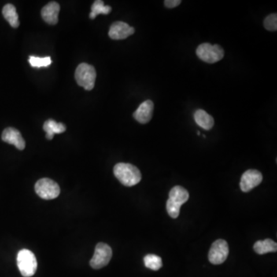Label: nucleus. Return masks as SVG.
<instances>
[{"instance_id":"f257e3e1","label":"nucleus","mask_w":277,"mask_h":277,"mask_svg":"<svg viewBox=\"0 0 277 277\" xmlns=\"http://www.w3.org/2000/svg\"><path fill=\"white\" fill-rule=\"evenodd\" d=\"M113 173L122 184L129 187L138 184L142 179L140 171L130 163H117L113 169Z\"/></svg>"},{"instance_id":"f03ea898","label":"nucleus","mask_w":277,"mask_h":277,"mask_svg":"<svg viewBox=\"0 0 277 277\" xmlns=\"http://www.w3.org/2000/svg\"><path fill=\"white\" fill-rule=\"evenodd\" d=\"M97 72L93 66L81 64L75 69V79L79 86L90 91L95 86Z\"/></svg>"},{"instance_id":"7ed1b4c3","label":"nucleus","mask_w":277,"mask_h":277,"mask_svg":"<svg viewBox=\"0 0 277 277\" xmlns=\"http://www.w3.org/2000/svg\"><path fill=\"white\" fill-rule=\"evenodd\" d=\"M17 266L23 277H33L37 270V260L35 254L29 249H22L18 253Z\"/></svg>"},{"instance_id":"20e7f679","label":"nucleus","mask_w":277,"mask_h":277,"mask_svg":"<svg viewBox=\"0 0 277 277\" xmlns=\"http://www.w3.org/2000/svg\"><path fill=\"white\" fill-rule=\"evenodd\" d=\"M197 55L203 61L212 64L220 61L223 58L224 50L219 45L203 43L197 48Z\"/></svg>"},{"instance_id":"39448f33","label":"nucleus","mask_w":277,"mask_h":277,"mask_svg":"<svg viewBox=\"0 0 277 277\" xmlns=\"http://www.w3.org/2000/svg\"><path fill=\"white\" fill-rule=\"evenodd\" d=\"M35 190L39 197L46 200L56 199L60 193V186L49 178H43L37 181Z\"/></svg>"},{"instance_id":"423d86ee","label":"nucleus","mask_w":277,"mask_h":277,"mask_svg":"<svg viewBox=\"0 0 277 277\" xmlns=\"http://www.w3.org/2000/svg\"><path fill=\"white\" fill-rule=\"evenodd\" d=\"M112 256L110 246L104 242H100L96 246L95 253L90 260V266L95 270L103 268L109 264Z\"/></svg>"},{"instance_id":"0eeeda50","label":"nucleus","mask_w":277,"mask_h":277,"mask_svg":"<svg viewBox=\"0 0 277 277\" xmlns=\"http://www.w3.org/2000/svg\"><path fill=\"white\" fill-rule=\"evenodd\" d=\"M229 255V245L224 240H217L211 245L209 252V260L214 265L222 264L226 261Z\"/></svg>"},{"instance_id":"6e6552de","label":"nucleus","mask_w":277,"mask_h":277,"mask_svg":"<svg viewBox=\"0 0 277 277\" xmlns=\"http://www.w3.org/2000/svg\"><path fill=\"white\" fill-rule=\"evenodd\" d=\"M263 181V175L256 170H248L242 174L241 180V189L244 193H247L253 188L260 185Z\"/></svg>"},{"instance_id":"1a4fd4ad","label":"nucleus","mask_w":277,"mask_h":277,"mask_svg":"<svg viewBox=\"0 0 277 277\" xmlns=\"http://www.w3.org/2000/svg\"><path fill=\"white\" fill-rule=\"evenodd\" d=\"M135 33L134 27H130L124 22H115L112 23L109 31V35L111 39L114 40L127 39Z\"/></svg>"},{"instance_id":"9d476101","label":"nucleus","mask_w":277,"mask_h":277,"mask_svg":"<svg viewBox=\"0 0 277 277\" xmlns=\"http://www.w3.org/2000/svg\"><path fill=\"white\" fill-rule=\"evenodd\" d=\"M2 139L4 142L16 146L20 150H23L26 147V142L20 132L12 127H9L4 130L2 132Z\"/></svg>"},{"instance_id":"9b49d317","label":"nucleus","mask_w":277,"mask_h":277,"mask_svg":"<svg viewBox=\"0 0 277 277\" xmlns=\"http://www.w3.org/2000/svg\"><path fill=\"white\" fill-rule=\"evenodd\" d=\"M154 104L151 100H146L140 104L138 109L134 113V117L136 120L142 124H146L150 121L153 117Z\"/></svg>"},{"instance_id":"f8f14e48","label":"nucleus","mask_w":277,"mask_h":277,"mask_svg":"<svg viewBox=\"0 0 277 277\" xmlns=\"http://www.w3.org/2000/svg\"><path fill=\"white\" fill-rule=\"evenodd\" d=\"M60 6L56 2H50L45 5L41 11L42 19L44 21L49 25H56L58 23L59 12Z\"/></svg>"},{"instance_id":"ddd939ff","label":"nucleus","mask_w":277,"mask_h":277,"mask_svg":"<svg viewBox=\"0 0 277 277\" xmlns=\"http://www.w3.org/2000/svg\"><path fill=\"white\" fill-rule=\"evenodd\" d=\"M44 131L46 132V137L49 140L53 139L55 134H60L67 130L65 124L62 123H57L53 119H48L43 125Z\"/></svg>"},{"instance_id":"4468645a","label":"nucleus","mask_w":277,"mask_h":277,"mask_svg":"<svg viewBox=\"0 0 277 277\" xmlns=\"http://www.w3.org/2000/svg\"><path fill=\"white\" fill-rule=\"evenodd\" d=\"M196 123L206 130H209L214 126V119L204 109H198L194 113Z\"/></svg>"},{"instance_id":"2eb2a0df","label":"nucleus","mask_w":277,"mask_h":277,"mask_svg":"<svg viewBox=\"0 0 277 277\" xmlns=\"http://www.w3.org/2000/svg\"><path fill=\"white\" fill-rule=\"evenodd\" d=\"M253 249L256 253L260 255L276 253L277 251V244L273 240L266 239L264 241H258L255 242Z\"/></svg>"},{"instance_id":"dca6fc26","label":"nucleus","mask_w":277,"mask_h":277,"mask_svg":"<svg viewBox=\"0 0 277 277\" xmlns=\"http://www.w3.org/2000/svg\"><path fill=\"white\" fill-rule=\"evenodd\" d=\"M169 197L170 200L182 206V204L187 202L190 198V195L185 188L180 186H175L169 193Z\"/></svg>"},{"instance_id":"f3484780","label":"nucleus","mask_w":277,"mask_h":277,"mask_svg":"<svg viewBox=\"0 0 277 277\" xmlns=\"http://www.w3.org/2000/svg\"><path fill=\"white\" fill-rule=\"evenodd\" d=\"M2 15L11 27L17 28L20 26L19 16L14 5L12 4H6L2 9Z\"/></svg>"},{"instance_id":"a211bd4d","label":"nucleus","mask_w":277,"mask_h":277,"mask_svg":"<svg viewBox=\"0 0 277 277\" xmlns=\"http://www.w3.org/2000/svg\"><path fill=\"white\" fill-rule=\"evenodd\" d=\"M112 8L109 5H104V1L97 0L93 2L91 7V12L90 13V18L94 20L99 14L107 15L110 13Z\"/></svg>"},{"instance_id":"6ab92c4d","label":"nucleus","mask_w":277,"mask_h":277,"mask_svg":"<svg viewBox=\"0 0 277 277\" xmlns=\"http://www.w3.org/2000/svg\"><path fill=\"white\" fill-rule=\"evenodd\" d=\"M144 264L148 269L157 271L163 267L161 258L157 255L148 254L143 259Z\"/></svg>"},{"instance_id":"aec40b11","label":"nucleus","mask_w":277,"mask_h":277,"mask_svg":"<svg viewBox=\"0 0 277 277\" xmlns=\"http://www.w3.org/2000/svg\"><path fill=\"white\" fill-rule=\"evenodd\" d=\"M31 67L34 68H41V67H47L51 65L52 60L49 56L47 57H35V56H30L29 59Z\"/></svg>"},{"instance_id":"412c9836","label":"nucleus","mask_w":277,"mask_h":277,"mask_svg":"<svg viewBox=\"0 0 277 277\" xmlns=\"http://www.w3.org/2000/svg\"><path fill=\"white\" fill-rule=\"evenodd\" d=\"M181 206L169 199L167 203V209L169 215L173 219H176L179 216Z\"/></svg>"},{"instance_id":"4be33fe9","label":"nucleus","mask_w":277,"mask_h":277,"mask_svg":"<svg viewBox=\"0 0 277 277\" xmlns=\"http://www.w3.org/2000/svg\"><path fill=\"white\" fill-rule=\"evenodd\" d=\"M264 27L269 31H277V15L276 13L270 15L264 20Z\"/></svg>"},{"instance_id":"5701e85b","label":"nucleus","mask_w":277,"mask_h":277,"mask_svg":"<svg viewBox=\"0 0 277 277\" xmlns=\"http://www.w3.org/2000/svg\"><path fill=\"white\" fill-rule=\"evenodd\" d=\"M180 3V0H166V1H164V5L168 9L176 7Z\"/></svg>"},{"instance_id":"b1692460","label":"nucleus","mask_w":277,"mask_h":277,"mask_svg":"<svg viewBox=\"0 0 277 277\" xmlns=\"http://www.w3.org/2000/svg\"><path fill=\"white\" fill-rule=\"evenodd\" d=\"M197 135L198 136L200 135V132H197Z\"/></svg>"}]
</instances>
